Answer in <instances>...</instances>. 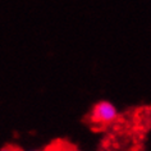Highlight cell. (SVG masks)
<instances>
[{"instance_id":"cell-1","label":"cell","mask_w":151,"mask_h":151,"mask_svg":"<svg viewBox=\"0 0 151 151\" xmlns=\"http://www.w3.org/2000/svg\"><path fill=\"white\" fill-rule=\"evenodd\" d=\"M90 116H91V120L93 123L106 126V124H110L116 120V118H118V109L110 101L103 100L93 105Z\"/></svg>"},{"instance_id":"cell-2","label":"cell","mask_w":151,"mask_h":151,"mask_svg":"<svg viewBox=\"0 0 151 151\" xmlns=\"http://www.w3.org/2000/svg\"><path fill=\"white\" fill-rule=\"evenodd\" d=\"M1 151H21V150L18 149L17 146H14V145H6V146L3 147Z\"/></svg>"},{"instance_id":"cell-3","label":"cell","mask_w":151,"mask_h":151,"mask_svg":"<svg viewBox=\"0 0 151 151\" xmlns=\"http://www.w3.org/2000/svg\"><path fill=\"white\" fill-rule=\"evenodd\" d=\"M33 151H45V150H33Z\"/></svg>"}]
</instances>
